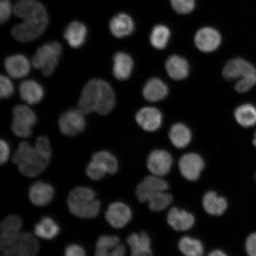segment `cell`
Returning a JSON list of instances; mask_svg holds the SVG:
<instances>
[{"label":"cell","mask_w":256,"mask_h":256,"mask_svg":"<svg viewBox=\"0 0 256 256\" xmlns=\"http://www.w3.org/2000/svg\"><path fill=\"white\" fill-rule=\"evenodd\" d=\"M52 156L49 140L46 137L38 138L34 147L27 142L19 144L12 158V162L18 166L19 172L28 178L40 174L49 164Z\"/></svg>","instance_id":"obj_1"},{"label":"cell","mask_w":256,"mask_h":256,"mask_svg":"<svg viewBox=\"0 0 256 256\" xmlns=\"http://www.w3.org/2000/svg\"><path fill=\"white\" fill-rule=\"evenodd\" d=\"M115 104L114 90L103 80L92 79L84 86L78 102V108L85 114L97 112L102 115L110 114Z\"/></svg>","instance_id":"obj_2"},{"label":"cell","mask_w":256,"mask_h":256,"mask_svg":"<svg viewBox=\"0 0 256 256\" xmlns=\"http://www.w3.org/2000/svg\"><path fill=\"white\" fill-rule=\"evenodd\" d=\"M70 212L80 218L91 219L97 216L100 210V202L92 188L76 187L70 192L68 198Z\"/></svg>","instance_id":"obj_3"},{"label":"cell","mask_w":256,"mask_h":256,"mask_svg":"<svg viewBox=\"0 0 256 256\" xmlns=\"http://www.w3.org/2000/svg\"><path fill=\"white\" fill-rule=\"evenodd\" d=\"M0 247L6 256H36L39 251L36 238L30 232L0 236Z\"/></svg>","instance_id":"obj_4"},{"label":"cell","mask_w":256,"mask_h":256,"mask_svg":"<svg viewBox=\"0 0 256 256\" xmlns=\"http://www.w3.org/2000/svg\"><path fill=\"white\" fill-rule=\"evenodd\" d=\"M176 160L179 174L188 182L199 180L206 168V159L201 154L196 152L182 154Z\"/></svg>","instance_id":"obj_5"},{"label":"cell","mask_w":256,"mask_h":256,"mask_svg":"<svg viewBox=\"0 0 256 256\" xmlns=\"http://www.w3.org/2000/svg\"><path fill=\"white\" fill-rule=\"evenodd\" d=\"M62 46L56 42L47 43L40 46L35 53L32 64L44 76H49L56 68L62 53Z\"/></svg>","instance_id":"obj_6"},{"label":"cell","mask_w":256,"mask_h":256,"mask_svg":"<svg viewBox=\"0 0 256 256\" xmlns=\"http://www.w3.org/2000/svg\"><path fill=\"white\" fill-rule=\"evenodd\" d=\"M176 164L174 156L168 150L154 149L146 159V168L150 174L166 178Z\"/></svg>","instance_id":"obj_7"},{"label":"cell","mask_w":256,"mask_h":256,"mask_svg":"<svg viewBox=\"0 0 256 256\" xmlns=\"http://www.w3.org/2000/svg\"><path fill=\"white\" fill-rule=\"evenodd\" d=\"M166 222L174 232L184 234L190 232L194 228L196 218L192 211L172 206L166 211Z\"/></svg>","instance_id":"obj_8"},{"label":"cell","mask_w":256,"mask_h":256,"mask_svg":"<svg viewBox=\"0 0 256 256\" xmlns=\"http://www.w3.org/2000/svg\"><path fill=\"white\" fill-rule=\"evenodd\" d=\"M12 130L16 136L20 138L30 137L32 134V128L37 122L34 112L26 105H17L12 110Z\"/></svg>","instance_id":"obj_9"},{"label":"cell","mask_w":256,"mask_h":256,"mask_svg":"<svg viewBox=\"0 0 256 256\" xmlns=\"http://www.w3.org/2000/svg\"><path fill=\"white\" fill-rule=\"evenodd\" d=\"M105 217L108 222L114 228L122 230L126 228L132 222L134 210L126 202L118 200L110 204Z\"/></svg>","instance_id":"obj_10"},{"label":"cell","mask_w":256,"mask_h":256,"mask_svg":"<svg viewBox=\"0 0 256 256\" xmlns=\"http://www.w3.org/2000/svg\"><path fill=\"white\" fill-rule=\"evenodd\" d=\"M169 188L167 178L149 174L137 184L136 194L140 203L146 204L153 195L160 192L169 190Z\"/></svg>","instance_id":"obj_11"},{"label":"cell","mask_w":256,"mask_h":256,"mask_svg":"<svg viewBox=\"0 0 256 256\" xmlns=\"http://www.w3.org/2000/svg\"><path fill=\"white\" fill-rule=\"evenodd\" d=\"M126 242L130 256H154L151 236L145 230L128 234Z\"/></svg>","instance_id":"obj_12"},{"label":"cell","mask_w":256,"mask_h":256,"mask_svg":"<svg viewBox=\"0 0 256 256\" xmlns=\"http://www.w3.org/2000/svg\"><path fill=\"white\" fill-rule=\"evenodd\" d=\"M84 114L78 108L68 110L60 115L59 126L62 132L70 136L82 132L86 126Z\"/></svg>","instance_id":"obj_13"},{"label":"cell","mask_w":256,"mask_h":256,"mask_svg":"<svg viewBox=\"0 0 256 256\" xmlns=\"http://www.w3.org/2000/svg\"><path fill=\"white\" fill-rule=\"evenodd\" d=\"M202 206L208 216L214 217L222 216L229 208V202L226 197L220 192L210 190L204 192L202 198Z\"/></svg>","instance_id":"obj_14"},{"label":"cell","mask_w":256,"mask_h":256,"mask_svg":"<svg viewBox=\"0 0 256 256\" xmlns=\"http://www.w3.org/2000/svg\"><path fill=\"white\" fill-rule=\"evenodd\" d=\"M127 246L117 236H102L96 246L95 256H126Z\"/></svg>","instance_id":"obj_15"},{"label":"cell","mask_w":256,"mask_h":256,"mask_svg":"<svg viewBox=\"0 0 256 256\" xmlns=\"http://www.w3.org/2000/svg\"><path fill=\"white\" fill-rule=\"evenodd\" d=\"M223 76L228 80L256 76V70L254 66L244 60L236 58L226 63L223 69Z\"/></svg>","instance_id":"obj_16"},{"label":"cell","mask_w":256,"mask_h":256,"mask_svg":"<svg viewBox=\"0 0 256 256\" xmlns=\"http://www.w3.org/2000/svg\"><path fill=\"white\" fill-rule=\"evenodd\" d=\"M178 248L183 256H204L207 252L202 240L190 233L181 234Z\"/></svg>","instance_id":"obj_17"},{"label":"cell","mask_w":256,"mask_h":256,"mask_svg":"<svg viewBox=\"0 0 256 256\" xmlns=\"http://www.w3.org/2000/svg\"><path fill=\"white\" fill-rule=\"evenodd\" d=\"M194 42L198 49L202 52H213L222 43V36L214 28H204L198 30L195 35Z\"/></svg>","instance_id":"obj_18"},{"label":"cell","mask_w":256,"mask_h":256,"mask_svg":"<svg viewBox=\"0 0 256 256\" xmlns=\"http://www.w3.org/2000/svg\"><path fill=\"white\" fill-rule=\"evenodd\" d=\"M162 116L158 108L146 107L138 112L136 120L143 130L153 132L159 129L162 124Z\"/></svg>","instance_id":"obj_19"},{"label":"cell","mask_w":256,"mask_h":256,"mask_svg":"<svg viewBox=\"0 0 256 256\" xmlns=\"http://www.w3.org/2000/svg\"><path fill=\"white\" fill-rule=\"evenodd\" d=\"M54 190L52 186L39 181L32 184L28 190L31 202L37 206H44L52 200Z\"/></svg>","instance_id":"obj_20"},{"label":"cell","mask_w":256,"mask_h":256,"mask_svg":"<svg viewBox=\"0 0 256 256\" xmlns=\"http://www.w3.org/2000/svg\"><path fill=\"white\" fill-rule=\"evenodd\" d=\"M47 24H28L24 22L15 26L12 28V36L21 42H26L37 39L46 30Z\"/></svg>","instance_id":"obj_21"},{"label":"cell","mask_w":256,"mask_h":256,"mask_svg":"<svg viewBox=\"0 0 256 256\" xmlns=\"http://www.w3.org/2000/svg\"><path fill=\"white\" fill-rule=\"evenodd\" d=\"M4 65L8 74L15 78H24L30 70V62L26 57L21 54L8 56L5 60Z\"/></svg>","instance_id":"obj_22"},{"label":"cell","mask_w":256,"mask_h":256,"mask_svg":"<svg viewBox=\"0 0 256 256\" xmlns=\"http://www.w3.org/2000/svg\"><path fill=\"white\" fill-rule=\"evenodd\" d=\"M110 28L112 34L114 37L123 38L132 34L134 30V24L130 16L120 14L111 19Z\"/></svg>","instance_id":"obj_23"},{"label":"cell","mask_w":256,"mask_h":256,"mask_svg":"<svg viewBox=\"0 0 256 256\" xmlns=\"http://www.w3.org/2000/svg\"><path fill=\"white\" fill-rule=\"evenodd\" d=\"M19 90L21 98L30 104L40 103L44 98V88L34 80H26L22 82Z\"/></svg>","instance_id":"obj_24"},{"label":"cell","mask_w":256,"mask_h":256,"mask_svg":"<svg viewBox=\"0 0 256 256\" xmlns=\"http://www.w3.org/2000/svg\"><path fill=\"white\" fill-rule=\"evenodd\" d=\"M133 67V60L128 54L120 52L114 56L113 73L116 79L124 81L129 78Z\"/></svg>","instance_id":"obj_25"},{"label":"cell","mask_w":256,"mask_h":256,"mask_svg":"<svg viewBox=\"0 0 256 256\" xmlns=\"http://www.w3.org/2000/svg\"><path fill=\"white\" fill-rule=\"evenodd\" d=\"M88 30L84 24L79 22H72L66 27L64 36L70 46L78 48L84 43Z\"/></svg>","instance_id":"obj_26"},{"label":"cell","mask_w":256,"mask_h":256,"mask_svg":"<svg viewBox=\"0 0 256 256\" xmlns=\"http://www.w3.org/2000/svg\"><path fill=\"white\" fill-rule=\"evenodd\" d=\"M168 74L174 80H182L187 78L190 73V66L184 58L178 56H170L166 63Z\"/></svg>","instance_id":"obj_27"},{"label":"cell","mask_w":256,"mask_h":256,"mask_svg":"<svg viewBox=\"0 0 256 256\" xmlns=\"http://www.w3.org/2000/svg\"><path fill=\"white\" fill-rule=\"evenodd\" d=\"M168 86L162 80L152 78L148 80L143 88V95L147 101L156 102L164 98L168 94Z\"/></svg>","instance_id":"obj_28"},{"label":"cell","mask_w":256,"mask_h":256,"mask_svg":"<svg viewBox=\"0 0 256 256\" xmlns=\"http://www.w3.org/2000/svg\"><path fill=\"white\" fill-rule=\"evenodd\" d=\"M169 138L172 146L178 150L187 148L192 140V133L188 128L182 124H176L171 128Z\"/></svg>","instance_id":"obj_29"},{"label":"cell","mask_w":256,"mask_h":256,"mask_svg":"<svg viewBox=\"0 0 256 256\" xmlns=\"http://www.w3.org/2000/svg\"><path fill=\"white\" fill-rule=\"evenodd\" d=\"M174 198L169 190L158 192L150 198L146 204L150 210L162 213L174 206Z\"/></svg>","instance_id":"obj_30"},{"label":"cell","mask_w":256,"mask_h":256,"mask_svg":"<svg viewBox=\"0 0 256 256\" xmlns=\"http://www.w3.org/2000/svg\"><path fill=\"white\" fill-rule=\"evenodd\" d=\"M60 226L49 216L42 218L34 226V232L38 238L44 240H52L58 234Z\"/></svg>","instance_id":"obj_31"},{"label":"cell","mask_w":256,"mask_h":256,"mask_svg":"<svg viewBox=\"0 0 256 256\" xmlns=\"http://www.w3.org/2000/svg\"><path fill=\"white\" fill-rule=\"evenodd\" d=\"M234 116L236 122L244 127H250L256 124V108L250 104L240 106L236 108Z\"/></svg>","instance_id":"obj_32"},{"label":"cell","mask_w":256,"mask_h":256,"mask_svg":"<svg viewBox=\"0 0 256 256\" xmlns=\"http://www.w3.org/2000/svg\"><path fill=\"white\" fill-rule=\"evenodd\" d=\"M170 37V31L166 26L159 24L153 28L150 42L152 46L158 50L164 49L167 46Z\"/></svg>","instance_id":"obj_33"},{"label":"cell","mask_w":256,"mask_h":256,"mask_svg":"<svg viewBox=\"0 0 256 256\" xmlns=\"http://www.w3.org/2000/svg\"><path fill=\"white\" fill-rule=\"evenodd\" d=\"M92 160H95L103 165L106 169L108 174H116L119 170V162L113 154L106 151L96 152L92 156Z\"/></svg>","instance_id":"obj_34"},{"label":"cell","mask_w":256,"mask_h":256,"mask_svg":"<svg viewBox=\"0 0 256 256\" xmlns=\"http://www.w3.org/2000/svg\"><path fill=\"white\" fill-rule=\"evenodd\" d=\"M23 222L20 217L12 215L2 220L0 226V236L12 234L20 232Z\"/></svg>","instance_id":"obj_35"},{"label":"cell","mask_w":256,"mask_h":256,"mask_svg":"<svg viewBox=\"0 0 256 256\" xmlns=\"http://www.w3.org/2000/svg\"><path fill=\"white\" fill-rule=\"evenodd\" d=\"M106 174L108 172L104 166L94 160L89 162L87 169H86V174L89 178L94 180H100L104 177Z\"/></svg>","instance_id":"obj_36"},{"label":"cell","mask_w":256,"mask_h":256,"mask_svg":"<svg viewBox=\"0 0 256 256\" xmlns=\"http://www.w3.org/2000/svg\"><path fill=\"white\" fill-rule=\"evenodd\" d=\"M172 8L179 14H190L194 8V0H171Z\"/></svg>","instance_id":"obj_37"},{"label":"cell","mask_w":256,"mask_h":256,"mask_svg":"<svg viewBox=\"0 0 256 256\" xmlns=\"http://www.w3.org/2000/svg\"><path fill=\"white\" fill-rule=\"evenodd\" d=\"M14 85L8 76H1L0 79V96L2 98H8L14 94Z\"/></svg>","instance_id":"obj_38"},{"label":"cell","mask_w":256,"mask_h":256,"mask_svg":"<svg viewBox=\"0 0 256 256\" xmlns=\"http://www.w3.org/2000/svg\"><path fill=\"white\" fill-rule=\"evenodd\" d=\"M256 83V76L240 79L236 83V90L239 92H247L250 90Z\"/></svg>","instance_id":"obj_39"},{"label":"cell","mask_w":256,"mask_h":256,"mask_svg":"<svg viewBox=\"0 0 256 256\" xmlns=\"http://www.w3.org/2000/svg\"><path fill=\"white\" fill-rule=\"evenodd\" d=\"M244 247L248 256H256V232L250 234L246 238Z\"/></svg>","instance_id":"obj_40"},{"label":"cell","mask_w":256,"mask_h":256,"mask_svg":"<svg viewBox=\"0 0 256 256\" xmlns=\"http://www.w3.org/2000/svg\"><path fill=\"white\" fill-rule=\"evenodd\" d=\"M12 10V6L8 0H1V2H0V22L1 24H4L8 20Z\"/></svg>","instance_id":"obj_41"},{"label":"cell","mask_w":256,"mask_h":256,"mask_svg":"<svg viewBox=\"0 0 256 256\" xmlns=\"http://www.w3.org/2000/svg\"><path fill=\"white\" fill-rule=\"evenodd\" d=\"M64 256H86L84 249L76 244H70L66 248Z\"/></svg>","instance_id":"obj_42"},{"label":"cell","mask_w":256,"mask_h":256,"mask_svg":"<svg viewBox=\"0 0 256 256\" xmlns=\"http://www.w3.org/2000/svg\"><path fill=\"white\" fill-rule=\"evenodd\" d=\"M0 162L2 164H4L8 161L10 153L8 144L4 140H2L0 142Z\"/></svg>","instance_id":"obj_43"},{"label":"cell","mask_w":256,"mask_h":256,"mask_svg":"<svg viewBox=\"0 0 256 256\" xmlns=\"http://www.w3.org/2000/svg\"><path fill=\"white\" fill-rule=\"evenodd\" d=\"M204 256H230V255L225 250L217 248L210 250Z\"/></svg>","instance_id":"obj_44"},{"label":"cell","mask_w":256,"mask_h":256,"mask_svg":"<svg viewBox=\"0 0 256 256\" xmlns=\"http://www.w3.org/2000/svg\"><path fill=\"white\" fill-rule=\"evenodd\" d=\"M252 143H254V146H256V133H255V135H254V140H252Z\"/></svg>","instance_id":"obj_45"},{"label":"cell","mask_w":256,"mask_h":256,"mask_svg":"<svg viewBox=\"0 0 256 256\" xmlns=\"http://www.w3.org/2000/svg\"></svg>","instance_id":"obj_46"}]
</instances>
